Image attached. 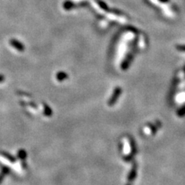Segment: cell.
<instances>
[{"mask_svg": "<svg viewBox=\"0 0 185 185\" xmlns=\"http://www.w3.org/2000/svg\"><path fill=\"white\" fill-rule=\"evenodd\" d=\"M68 77V76H67V73H59L57 74V76H56V78H57V79L59 81H63L65 79H67V78Z\"/></svg>", "mask_w": 185, "mask_h": 185, "instance_id": "5b68a950", "label": "cell"}, {"mask_svg": "<svg viewBox=\"0 0 185 185\" xmlns=\"http://www.w3.org/2000/svg\"><path fill=\"white\" fill-rule=\"evenodd\" d=\"M73 6V4L71 2H67L64 3V8L66 9H70Z\"/></svg>", "mask_w": 185, "mask_h": 185, "instance_id": "8992f818", "label": "cell"}, {"mask_svg": "<svg viewBox=\"0 0 185 185\" xmlns=\"http://www.w3.org/2000/svg\"><path fill=\"white\" fill-rule=\"evenodd\" d=\"M9 43L12 46L14 47L16 49V50L19 51V52H22L24 51V49H25V46L21 42L18 41L17 40H15V39H13V40H9Z\"/></svg>", "mask_w": 185, "mask_h": 185, "instance_id": "3957f363", "label": "cell"}, {"mask_svg": "<svg viewBox=\"0 0 185 185\" xmlns=\"http://www.w3.org/2000/svg\"><path fill=\"white\" fill-rule=\"evenodd\" d=\"M4 80H5V76H4L3 75H2V74H0V83L3 82Z\"/></svg>", "mask_w": 185, "mask_h": 185, "instance_id": "52a82bcc", "label": "cell"}, {"mask_svg": "<svg viewBox=\"0 0 185 185\" xmlns=\"http://www.w3.org/2000/svg\"><path fill=\"white\" fill-rule=\"evenodd\" d=\"M121 93H122V90H121V88H120V87H117V88L114 90V91H113V94H112V96L110 97L109 101H108V105L110 106H113V105L115 104L116 102L118 100V98L120 97V96H121Z\"/></svg>", "mask_w": 185, "mask_h": 185, "instance_id": "7a4b0ae2", "label": "cell"}, {"mask_svg": "<svg viewBox=\"0 0 185 185\" xmlns=\"http://www.w3.org/2000/svg\"><path fill=\"white\" fill-rule=\"evenodd\" d=\"M43 113H44V115L46 116V117H50L52 114L51 108L49 106H47L46 104H43Z\"/></svg>", "mask_w": 185, "mask_h": 185, "instance_id": "277c9868", "label": "cell"}, {"mask_svg": "<svg viewBox=\"0 0 185 185\" xmlns=\"http://www.w3.org/2000/svg\"><path fill=\"white\" fill-rule=\"evenodd\" d=\"M137 175V164H133L131 169L130 171L129 174L127 176V181L126 185H133V181H135Z\"/></svg>", "mask_w": 185, "mask_h": 185, "instance_id": "6da1fadb", "label": "cell"}]
</instances>
